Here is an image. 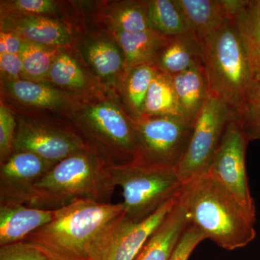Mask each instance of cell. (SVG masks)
Instances as JSON below:
<instances>
[{
	"instance_id": "1",
	"label": "cell",
	"mask_w": 260,
	"mask_h": 260,
	"mask_svg": "<svg viewBox=\"0 0 260 260\" xmlns=\"http://www.w3.org/2000/svg\"><path fill=\"white\" fill-rule=\"evenodd\" d=\"M124 212L122 203L82 200L55 210L54 218L25 239L49 259L93 260L112 223Z\"/></svg>"
},
{
	"instance_id": "2",
	"label": "cell",
	"mask_w": 260,
	"mask_h": 260,
	"mask_svg": "<svg viewBox=\"0 0 260 260\" xmlns=\"http://www.w3.org/2000/svg\"><path fill=\"white\" fill-rule=\"evenodd\" d=\"M182 196L189 225L220 247L234 250L255 239V214L208 174L184 184Z\"/></svg>"
},
{
	"instance_id": "3",
	"label": "cell",
	"mask_w": 260,
	"mask_h": 260,
	"mask_svg": "<svg viewBox=\"0 0 260 260\" xmlns=\"http://www.w3.org/2000/svg\"><path fill=\"white\" fill-rule=\"evenodd\" d=\"M109 164L88 148L56 162L34 184L25 205L57 210L82 201L110 203L116 186Z\"/></svg>"
},
{
	"instance_id": "4",
	"label": "cell",
	"mask_w": 260,
	"mask_h": 260,
	"mask_svg": "<svg viewBox=\"0 0 260 260\" xmlns=\"http://www.w3.org/2000/svg\"><path fill=\"white\" fill-rule=\"evenodd\" d=\"M199 42L210 93L221 99L238 121L254 78L234 18Z\"/></svg>"
},
{
	"instance_id": "5",
	"label": "cell",
	"mask_w": 260,
	"mask_h": 260,
	"mask_svg": "<svg viewBox=\"0 0 260 260\" xmlns=\"http://www.w3.org/2000/svg\"><path fill=\"white\" fill-rule=\"evenodd\" d=\"M113 183L122 190L126 218L139 223L179 194L184 184L173 169L134 161L109 166Z\"/></svg>"
},
{
	"instance_id": "6",
	"label": "cell",
	"mask_w": 260,
	"mask_h": 260,
	"mask_svg": "<svg viewBox=\"0 0 260 260\" xmlns=\"http://www.w3.org/2000/svg\"><path fill=\"white\" fill-rule=\"evenodd\" d=\"M88 146L109 165H119L138 159V148L131 118L109 102L89 106L78 121Z\"/></svg>"
},
{
	"instance_id": "7",
	"label": "cell",
	"mask_w": 260,
	"mask_h": 260,
	"mask_svg": "<svg viewBox=\"0 0 260 260\" xmlns=\"http://www.w3.org/2000/svg\"><path fill=\"white\" fill-rule=\"evenodd\" d=\"M131 119L138 143V160L176 171L189 145L194 122L181 116Z\"/></svg>"
},
{
	"instance_id": "8",
	"label": "cell",
	"mask_w": 260,
	"mask_h": 260,
	"mask_svg": "<svg viewBox=\"0 0 260 260\" xmlns=\"http://www.w3.org/2000/svg\"><path fill=\"white\" fill-rule=\"evenodd\" d=\"M232 111L219 98L210 93L194 121L190 141L176 172L184 184L208 174L229 121Z\"/></svg>"
},
{
	"instance_id": "9",
	"label": "cell",
	"mask_w": 260,
	"mask_h": 260,
	"mask_svg": "<svg viewBox=\"0 0 260 260\" xmlns=\"http://www.w3.org/2000/svg\"><path fill=\"white\" fill-rule=\"evenodd\" d=\"M248 140L235 119L229 121L208 175L218 182L248 211L256 215L246 169Z\"/></svg>"
},
{
	"instance_id": "10",
	"label": "cell",
	"mask_w": 260,
	"mask_h": 260,
	"mask_svg": "<svg viewBox=\"0 0 260 260\" xmlns=\"http://www.w3.org/2000/svg\"><path fill=\"white\" fill-rule=\"evenodd\" d=\"M180 194L139 223L130 221L123 212L109 228L93 260H135L149 238L175 207Z\"/></svg>"
},
{
	"instance_id": "11",
	"label": "cell",
	"mask_w": 260,
	"mask_h": 260,
	"mask_svg": "<svg viewBox=\"0 0 260 260\" xmlns=\"http://www.w3.org/2000/svg\"><path fill=\"white\" fill-rule=\"evenodd\" d=\"M90 148L78 133L31 119H20L14 142L15 152H30L56 162Z\"/></svg>"
},
{
	"instance_id": "12",
	"label": "cell",
	"mask_w": 260,
	"mask_h": 260,
	"mask_svg": "<svg viewBox=\"0 0 260 260\" xmlns=\"http://www.w3.org/2000/svg\"><path fill=\"white\" fill-rule=\"evenodd\" d=\"M56 164L30 152H15L0 167V205H24L34 184Z\"/></svg>"
},
{
	"instance_id": "13",
	"label": "cell",
	"mask_w": 260,
	"mask_h": 260,
	"mask_svg": "<svg viewBox=\"0 0 260 260\" xmlns=\"http://www.w3.org/2000/svg\"><path fill=\"white\" fill-rule=\"evenodd\" d=\"M198 40L234 18L244 4L240 0H176Z\"/></svg>"
},
{
	"instance_id": "14",
	"label": "cell",
	"mask_w": 260,
	"mask_h": 260,
	"mask_svg": "<svg viewBox=\"0 0 260 260\" xmlns=\"http://www.w3.org/2000/svg\"><path fill=\"white\" fill-rule=\"evenodd\" d=\"M55 210L24 205H0V246L23 242L54 218Z\"/></svg>"
},
{
	"instance_id": "15",
	"label": "cell",
	"mask_w": 260,
	"mask_h": 260,
	"mask_svg": "<svg viewBox=\"0 0 260 260\" xmlns=\"http://www.w3.org/2000/svg\"><path fill=\"white\" fill-rule=\"evenodd\" d=\"M188 225L185 203L181 190L175 207L149 238L135 260H170Z\"/></svg>"
},
{
	"instance_id": "16",
	"label": "cell",
	"mask_w": 260,
	"mask_h": 260,
	"mask_svg": "<svg viewBox=\"0 0 260 260\" xmlns=\"http://www.w3.org/2000/svg\"><path fill=\"white\" fill-rule=\"evenodd\" d=\"M172 78L179 116L194 122L210 95L203 62Z\"/></svg>"
},
{
	"instance_id": "17",
	"label": "cell",
	"mask_w": 260,
	"mask_h": 260,
	"mask_svg": "<svg viewBox=\"0 0 260 260\" xmlns=\"http://www.w3.org/2000/svg\"><path fill=\"white\" fill-rule=\"evenodd\" d=\"M5 28L24 40L46 47L66 45L72 40L69 29L59 22L40 15H23L5 21ZM4 30V31H6Z\"/></svg>"
},
{
	"instance_id": "18",
	"label": "cell",
	"mask_w": 260,
	"mask_h": 260,
	"mask_svg": "<svg viewBox=\"0 0 260 260\" xmlns=\"http://www.w3.org/2000/svg\"><path fill=\"white\" fill-rule=\"evenodd\" d=\"M114 34L124 54L125 74L138 65H155L159 54L171 39L153 29L134 34L114 32Z\"/></svg>"
},
{
	"instance_id": "19",
	"label": "cell",
	"mask_w": 260,
	"mask_h": 260,
	"mask_svg": "<svg viewBox=\"0 0 260 260\" xmlns=\"http://www.w3.org/2000/svg\"><path fill=\"white\" fill-rule=\"evenodd\" d=\"M201 62V46L196 36L191 34L171 37L159 54L155 66L159 71L173 76Z\"/></svg>"
},
{
	"instance_id": "20",
	"label": "cell",
	"mask_w": 260,
	"mask_h": 260,
	"mask_svg": "<svg viewBox=\"0 0 260 260\" xmlns=\"http://www.w3.org/2000/svg\"><path fill=\"white\" fill-rule=\"evenodd\" d=\"M150 28L167 37L194 34L176 0L145 2Z\"/></svg>"
},
{
	"instance_id": "21",
	"label": "cell",
	"mask_w": 260,
	"mask_h": 260,
	"mask_svg": "<svg viewBox=\"0 0 260 260\" xmlns=\"http://www.w3.org/2000/svg\"><path fill=\"white\" fill-rule=\"evenodd\" d=\"M254 78L260 76V15L245 1L234 18Z\"/></svg>"
},
{
	"instance_id": "22",
	"label": "cell",
	"mask_w": 260,
	"mask_h": 260,
	"mask_svg": "<svg viewBox=\"0 0 260 260\" xmlns=\"http://www.w3.org/2000/svg\"><path fill=\"white\" fill-rule=\"evenodd\" d=\"M8 90L19 102L42 109H57L64 107V94L47 85L31 80H7Z\"/></svg>"
},
{
	"instance_id": "23",
	"label": "cell",
	"mask_w": 260,
	"mask_h": 260,
	"mask_svg": "<svg viewBox=\"0 0 260 260\" xmlns=\"http://www.w3.org/2000/svg\"><path fill=\"white\" fill-rule=\"evenodd\" d=\"M162 116L179 114L172 76L158 70L150 84L141 117Z\"/></svg>"
},
{
	"instance_id": "24",
	"label": "cell",
	"mask_w": 260,
	"mask_h": 260,
	"mask_svg": "<svg viewBox=\"0 0 260 260\" xmlns=\"http://www.w3.org/2000/svg\"><path fill=\"white\" fill-rule=\"evenodd\" d=\"M158 70L154 64H141L132 68L125 74L124 92L126 102L133 112L131 119L143 116L147 94Z\"/></svg>"
},
{
	"instance_id": "25",
	"label": "cell",
	"mask_w": 260,
	"mask_h": 260,
	"mask_svg": "<svg viewBox=\"0 0 260 260\" xmlns=\"http://www.w3.org/2000/svg\"><path fill=\"white\" fill-rule=\"evenodd\" d=\"M85 54L94 71L101 78H112L124 68L122 51L109 41L90 42L85 48Z\"/></svg>"
},
{
	"instance_id": "26",
	"label": "cell",
	"mask_w": 260,
	"mask_h": 260,
	"mask_svg": "<svg viewBox=\"0 0 260 260\" xmlns=\"http://www.w3.org/2000/svg\"><path fill=\"white\" fill-rule=\"evenodd\" d=\"M114 32H139L150 30L145 2L124 1L116 3L109 13Z\"/></svg>"
},
{
	"instance_id": "27",
	"label": "cell",
	"mask_w": 260,
	"mask_h": 260,
	"mask_svg": "<svg viewBox=\"0 0 260 260\" xmlns=\"http://www.w3.org/2000/svg\"><path fill=\"white\" fill-rule=\"evenodd\" d=\"M19 54L23 63L22 74L34 82L48 76L51 64L57 56L54 47L34 44L24 39Z\"/></svg>"
},
{
	"instance_id": "28",
	"label": "cell",
	"mask_w": 260,
	"mask_h": 260,
	"mask_svg": "<svg viewBox=\"0 0 260 260\" xmlns=\"http://www.w3.org/2000/svg\"><path fill=\"white\" fill-rule=\"evenodd\" d=\"M48 77L52 83L63 88L80 89L86 84L83 70L76 60L68 54L56 56Z\"/></svg>"
},
{
	"instance_id": "29",
	"label": "cell",
	"mask_w": 260,
	"mask_h": 260,
	"mask_svg": "<svg viewBox=\"0 0 260 260\" xmlns=\"http://www.w3.org/2000/svg\"><path fill=\"white\" fill-rule=\"evenodd\" d=\"M237 121L248 141L260 140V76L254 78Z\"/></svg>"
},
{
	"instance_id": "30",
	"label": "cell",
	"mask_w": 260,
	"mask_h": 260,
	"mask_svg": "<svg viewBox=\"0 0 260 260\" xmlns=\"http://www.w3.org/2000/svg\"><path fill=\"white\" fill-rule=\"evenodd\" d=\"M17 125L14 116L3 103L0 107V164L14 153Z\"/></svg>"
},
{
	"instance_id": "31",
	"label": "cell",
	"mask_w": 260,
	"mask_h": 260,
	"mask_svg": "<svg viewBox=\"0 0 260 260\" xmlns=\"http://www.w3.org/2000/svg\"><path fill=\"white\" fill-rule=\"evenodd\" d=\"M49 259L40 248L25 241L0 246V260Z\"/></svg>"
},
{
	"instance_id": "32",
	"label": "cell",
	"mask_w": 260,
	"mask_h": 260,
	"mask_svg": "<svg viewBox=\"0 0 260 260\" xmlns=\"http://www.w3.org/2000/svg\"><path fill=\"white\" fill-rule=\"evenodd\" d=\"M206 237L193 225H189L176 246L170 260H188L197 246Z\"/></svg>"
},
{
	"instance_id": "33",
	"label": "cell",
	"mask_w": 260,
	"mask_h": 260,
	"mask_svg": "<svg viewBox=\"0 0 260 260\" xmlns=\"http://www.w3.org/2000/svg\"><path fill=\"white\" fill-rule=\"evenodd\" d=\"M10 9L25 15L50 14L56 10V4L50 0H17L10 2Z\"/></svg>"
},
{
	"instance_id": "34",
	"label": "cell",
	"mask_w": 260,
	"mask_h": 260,
	"mask_svg": "<svg viewBox=\"0 0 260 260\" xmlns=\"http://www.w3.org/2000/svg\"><path fill=\"white\" fill-rule=\"evenodd\" d=\"M0 69L2 74L5 75L8 80H19L23 72V63L20 54H0Z\"/></svg>"
},
{
	"instance_id": "35",
	"label": "cell",
	"mask_w": 260,
	"mask_h": 260,
	"mask_svg": "<svg viewBox=\"0 0 260 260\" xmlns=\"http://www.w3.org/2000/svg\"><path fill=\"white\" fill-rule=\"evenodd\" d=\"M23 39L13 32L3 31L0 32V54H20Z\"/></svg>"
},
{
	"instance_id": "36",
	"label": "cell",
	"mask_w": 260,
	"mask_h": 260,
	"mask_svg": "<svg viewBox=\"0 0 260 260\" xmlns=\"http://www.w3.org/2000/svg\"><path fill=\"white\" fill-rule=\"evenodd\" d=\"M250 4L252 8L260 15V0L250 1Z\"/></svg>"
},
{
	"instance_id": "37",
	"label": "cell",
	"mask_w": 260,
	"mask_h": 260,
	"mask_svg": "<svg viewBox=\"0 0 260 260\" xmlns=\"http://www.w3.org/2000/svg\"><path fill=\"white\" fill-rule=\"evenodd\" d=\"M49 260H57V259H49Z\"/></svg>"
}]
</instances>
